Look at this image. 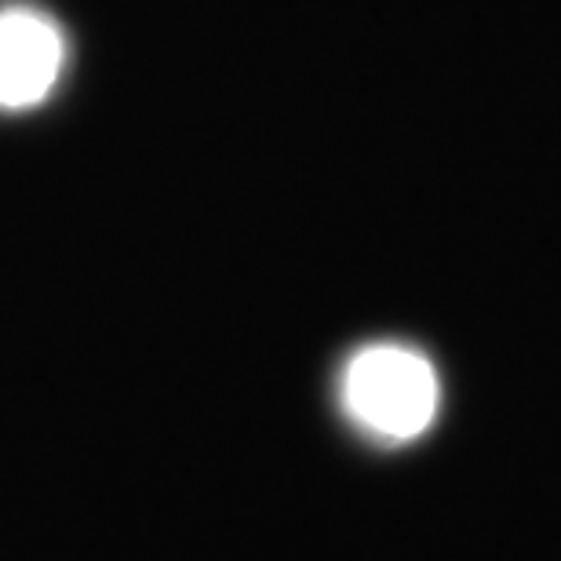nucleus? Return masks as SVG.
<instances>
[{
	"label": "nucleus",
	"mask_w": 561,
	"mask_h": 561,
	"mask_svg": "<svg viewBox=\"0 0 561 561\" xmlns=\"http://www.w3.org/2000/svg\"><path fill=\"white\" fill-rule=\"evenodd\" d=\"M346 409L383 437H416L434 423L437 376L431 362L405 346H368L346 368Z\"/></svg>",
	"instance_id": "1"
},
{
	"label": "nucleus",
	"mask_w": 561,
	"mask_h": 561,
	"mask_svg": "<svg viewBox=\"0 0 561 561\" xmlns=\"http://www.w3.org/2000/svg\"><path fill=\"white\" fill-rule=\"evenodd\" d=\"M66 62L59 26L33 8L0 11V110H26L48 99Z\"/></svg>",
	"instance_id": "2"
}]
</instances>
